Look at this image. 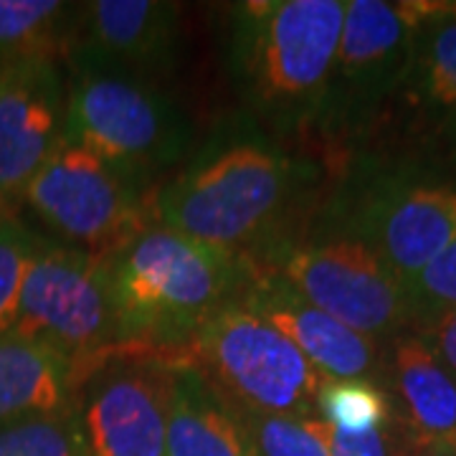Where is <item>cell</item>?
Listing matches in <instances>:
<instances>
[{
	"label": "cell",
	"mask_w": 456,
	"mask_h": 456,
	"mask_svg": "<svg viewBox=\"0 0 456 456\" xmlns=\"http://www.w3.org/2000/svg\"><path fill=\"white\" fill-rule=\"evenodd\" d=\"M254 264L178 231L150 226L112 259L125 350L183 347L218 310L236 302Z\"/></svg>",
	"instance_id": "obj_1"
},
{
	"label": "cell",
	"mask_w": 456,
	"mask_h": 456,
	"mask_svg": "<svg viewBox=\"0 0 456 456\" xmlns=\"http://www.w3.org/2000/svg\"><path fill=\"white\" fill-rule=\"evenodd\" d=\"M310 167L261 137H228L198 152L152 198L155 224L246 256L289 208Z\"/></svg>",
	"instance_id": "obj_2"
},
{
	"label": "cell",
	"mask_w": 456,
	"mask_h": 456,
	"mask_svg": "<svg viewBox=\"0 0 456 456\" xmlns=\"http://www.w3.org/2000/svg\"><path fill=\"white\" fill-rule=\"evenodd\" d=\"M345 0H248L231 13V71L254 112L299 125L322 117Z\"/></svg>",
	"instance_id": "obj_3"
},
{
	"label": "cell",
	"mask_w": 456,
	"mask_h": 456,
	"mask_svg": "<svg viewBox=\"0 0 456 456\" xmlns=\"http://www.w3.org/2000/svg\"><path fill=\"white\" fill-rule=\"evenodd\" d=\"M64 140L142 185L185 152L188 125L175 104L147 79L74 69L66 92Z\"/></svg>",
	"instance_id": "obj_4"
},
{
	"label": "cell",
	"mask_w": 456,
	"mask_h": 456,
	"mask_svg": "<svg viewBox=\"0 0 456 456\" xmlns=\"http://www.w3.org/2000/svg\"><path fill=\"white\" fill-rule=\"evenodd\" d=\"M11 332L49 345L74 362L84 383L110 355L125 350L114 307L112 261L38 241Z\"/></svg>",
	"instance_id": "obj_5"
},
{
	"label": "cell",
	"mask_w": 456,
	"mask_h": 456,
	"mask_svg": "<svg viewBox=\"0 0 456 456\" xmlns=\"http://www.w3.org/2000/svg\"><path fill=\"white\" fill-rule=\"evenodd\" d=\"M185 347L191 362L231 403L256 413L320 419L317 398L325 375L239 299L216 312Z\"/></svg>",
	"instance_id": "obj_6"
},
{
	"label": "cell",
	"mask_w": 456,
	"mask_h": 456,
	"mask_svg": "<svg viewBox=\"0 0 456 456\" xmlns=\"http://www.w3.org/2000/svg\"><path fill=\"white\" fill-rule=\"evenodd\" d=\"M254 269L274 274L317 310L370 340H395L413 325L408 287L368 246L338 233L266 246Z\"/></svg>",
	"instance_id": "obj_7"
},
{
	"label": "cell",
	"mask_w": 456,
	"mask_h": 456,
	"mask_svg": "<svg viewBox=\"0 0 456 456\" xmlns=\"http://www.w3.org/2000/svg\"><path fill=\"white\" fill-rule=\"evenodd\" d=\"M20 200L71 248L104 261L155 226L152 200H145L140 183L66 140L41 165Z\"/></svg>",
	"instance_id": "obj_8"
},
{
	"label": "cell",
	"mask_w": 456,
	"mask_h": 456,
	"mask_svg": "<svg viewBox=\"0 0 456 456\" xmlns=\"http://www.w3.org/2000/svg\"><path fill=\"white\" fill-rule=\"evenodd\" d=\"M424 3H345L338 59L322 117L355 119L401 89L406 79Z\"/></svg>",
	"instance_id": "obj_9"
},
{
	"label": "cell",
	"mask_w": 456,
	"mask_h": 456,
	"mask_svg": "<svg viewBox=\"0 0 456 456\" xmlns=\"http://www.w3.org/2000/svg\"><path fill=\"white\" fill-rule=\"evenodd\" d=\"M122 350L94 368L77 395L86 456H167V362Z\"/></svg>",
	"instance_id": "obj_10"
},
{
	"label": "cell",
	"mask_w": 456,
	"mask_h": 456,
	"mask_svg": "<svg viewBox=\"0 0 456 456\" xmlns=\"http://www.w3.org/2000/svg\"><path fill=\"white\" fill-rule=\"evenodd\" d=\"M347 236L378 254L408 287L456 241V188L416 180L378 183L353 213Z\"/></svg>",
	"instance_id": "obj_11"
},
{
	"label": "cell",
	"mask_w": 456,
	"mask_h": 456,
	"mask_svg": "<svg viewBox=\"0 0 456 456\" xmlns=\"http://www.w3.org/2000/svg\"><path fill=\"white\" fill-rule=\"evenodd\" d=\"M180 8L160 0H94L77 8L69 56L74 69H102L152 82L178 53Z\"/></svg>",
	"instance_id": "obj_12"
},
{
	"label": "cell",
	"mask_w": 456,
	"mask_h": 456,
	"mask_svg": "<svg viewBox=\"0 0 456 456\" xmlns=\"http://www.w3.org/2000/svg\"><path fill=\"white\" fill-rule=\"evenodd\" d=\"M66 89L56 59L0 66V191L20 200L33 175L64 142Z\"/></svg>",
	"instance_id": "obj_13"
},
{
	"label": "cell",
	"mask_w": 456,
	"mask_h": 456,
	"mask_svg": "<svg viewBox=\"0 0 456 456\" xmlns=\"http://www.w3.org/2000/svg\"><path fill=\"white\" fill-rule=\"evenodd\" d=\"M239 302L292 340L327 380H375L380 378L378 373H383V353L378 342L317 310L274 274L254 269V277L246 284Z\"/></svg>",
	"instance_id": "obj_14"
},
{
	"label": "cell",
	"mask_w": 456,
	"mask_h": 456,
	"mask_svg": "<svg viewBox=\"0 0 456 456\" xmlns=\"http://www.w3.org/2000/svg\"><path fill=\"white\" fill-rule=\"evenodd\" d=\"M391 378L401 436L456 456V378L424 338L403 332L393 340Z\"/></svg>",
	"instance_id": "obj_15"
},
{
	"label": "cell",
	"mask_w": 456,
	"mask_h": 456,
	"mask_svg": "<svg viewBox=\"0 0 456 456\" xmlns=\"http://www.w3.org/2000/svg\"><path fill=\"white\" fill-rule=\"evenodd\" d=\"M167 456H251L233 403L188 360L167 362Z\"/></svg>",
	"instance_id": "obj_16"
},
{
	"label": "cell",
	"mask_w": 456,
	"mask_h": 456,
	"mask_svg": "<svg viewBox=\"0 0 456 456\" xmlns=\"http://www.w3.org/2000/svg\"><path fill=\"white\" fill-rule=\"evenodd\" d=\"M82 375L64 355L16 332L0 335V421L77 406Z\"/></svg>",
	"instance_id": "obj_17"
},
{
	"label": "cell",
	"mask_w": 456,
	"mask_h": 456,
	"mask_svg": "<svg viewBox=\"0 0 456 456\" xmlns=\"http://www.w3.org/2000/svg\"><path fill=\"white\" fill-rule=\"evenodd\" d=\"M398 92L426 122L456 130V3H424V20Z\"/></svg>",
	"instance_id": "obj_18"
},
{
	"label": "cell",
	"mask_w": 456,
	"mask_h": 456,
	"mask_svg": "<svg viewBox=\"0 0 456 456\" xmlns=\"http://www.w3.org/2000/svg\"><path fill=\"white\" fill-rule=\"evenodd\" d=\"M77 8L59 0H0V66L69 51Z\"/></svg>",
	"instance_id": "obj_19"
},
{
	"label": "cell",
	"mask_w": 456,
	"mask_h": 456,
	"mask_svg": "<svg viewBox=\"0 0 456 456\" xmlns=\"http://www.w3.org/2000/svg\"><path fill=\"white\" fill-rule=\"evenodd\" d=\"M320 419L342 431H373L393 424V398L375 380H325L317 398Z\"/></svg>",
	"instance_id": "obj_20"
},
{
	"label": "cell",
	"mask_w": 456,
	"mask_h": 456,
	"mask_svg": "<svg viewBox=\"0 0 456 456\" xmlns=\"http://www.w3.org/2000/svg\"><path fill=\"white\" fill-rule=\"evenodd\" d=\"M0 456H86L77 406L0 421Z\"/></svg>",
	"instance_id": "obj_21"
},
{
	"label": "cell",
	"mask_w": 456,
	"mask_h": 456,
	"mask_svg": "<svg viewBox=\"0 0 456 456\" xmlns=\"http://www.w3.org/2000/svg\"><path fill=\"white\" fill-rule=\"evenodd\" d=\"M251 456H327L320 419L256 413L233 403Z\"/></svg>",
	"instance_id": "obj_22"
},
{
	"label": "cell",
	"mask_w": 456,
	"mask_h": 456,
	"mask_svg": "<svg viewBox=\"0 0 456 456\" xmlns=\"http://www.w3.org/2000/svg\"><path fill=\"white\" fill-rule=\"evenodd\" d=\"M38 241L16 218L0 221V335H8L18 320L20 292Z\"/></svg>",
	"instance_id": "obj_23"
},
{
	"label": "cell",
	"mask_w": 456,
	"mask_h": 456,
	"mask_svg": "<svg viewBox=\"0 0 456 456\" xmlns=\"http://www.w3.org/2000/svg\"><path fill=\"white\" fill-rule=\"evenodd\" d=\"M413 327H421L456 307V241L446 246L421 274L408 281Z\"/></svg>",
	"instance_id": "obj_24"
},
{
	"label": "cell",
	"mask_w": 456,
	"mask_h": 456,
	"mask_svg": "<svg viewBox=\"0 0 456 456\" xmlns=\"http://www.w3.org/2000/svg\"><path fill=\"white\" fill-rule=\"evenodd\" d=\"M320 431L327 456H398L401 449V434L393 424L373 431H342L320 419Z\"/></svg>",
	"instance_id": "obj_25"
},
{
	"label": "cell",
	"mask_w": 456,
	"mask_h": 456,
	"mask_svg": "<svg viewBox=\"0 0 456 456\" xmlns=\"http://www.w3.org/2000/svg\"><path fill=\"white\" fill-rule=\"evenodd\" d=\"M419 338L434 350V355L452 370L456 378V307L441 312L439 317H434L431 322L419 327L416 332Z\"/></svg>",
	"instance_id": "obj_26"
},
{
	"label": "cell",
	"mask_w": 456,
	"mask_h": 456,
	"mask_svg": "<svg viewBox=\"0 0 456 456\" xmlns=\"http://www.w3.org/2000/svg\"><path fill=\"white\" fill-rule=\"evenodd\" d=\"M398 456H449L441 454V452H434V449H424V446H416L401 436V449H398Z\"/></svg>",
	"instance_id": "obj_27"
},
{
	"label": "cell",
	"mask_w": 456,
	"mask_h": 456,
	"mask_svg": "<svg viewBox=\"0 0 456 456\" xmlns=\"http://www.w3.org/2000/svg\"><path fill=\"white\" fill-rule=\"evenodd\" d=\"M8 206H11V203L5 200L3 191H0V221H3V218H8Z\"/></svg>",
	"instance_id": "obj_28"
}]
</instances>
